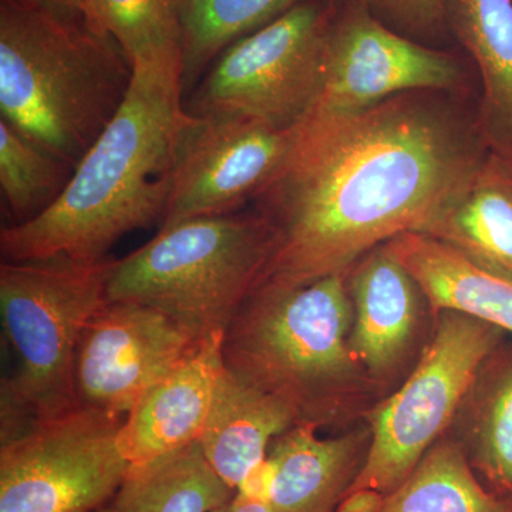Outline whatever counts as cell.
Returning a JSON list of instances; mask_svg holds the SVG:
<instances>
[{
    "label": "cell",
    "mask_w": 512,
    "mask_h": 512,
    "mask_svg": "<svg viewBox=\"0 0 512 512\" xmlns=\"http://www.w3.org/2000/svg\"><path fill=\"white\" fill-rule=\"evenodd\" d=\"M480 93L417 90L325 134L296 130L281 170L254 198L274 231L261 282L346 274L404 232H426L490 154Z\"/></svg>",
    "instance_id": "cell-1"
},
{
    "label": "cell",
    "mask_w": 512,
    "mask_h": 512,
    "mask_svg": "<svg viewBox=\"0 0 512 512\" xmlns=\"http://www.w3.org/2000/svg\"><path fill=\"white\" fill-rule=\"evenodd\" d=\"M123 106L74 168L55 204L0 231L3 261L107 258L119 239L163 218L188 113L183 53L133 63Z\"/></svg>",
    "instance_id": "cell-2"
},
{
    "label": "cell",
    "mask_w": 512,
    "mask_h": 512,
    "mask_svg": "<svg viewBox=\"0 0 512 512\" xmlns=\"http://www.w3.org/2000/svg\"><path fill=\"white\" fill-rule=\"evenodd\" d=\"M133 64L82 10L59 0H0L2 120L76 165L109 126Z\"/></svg>",
    "instance_id": "cell-3"
},
{
    "label": "cell",
    "mask_w": 512,
    "mask_h": 512,
    "mask_svg": "<svg viewBox=\"0 0 512 512\" xmlns=\"http://www.w3.org/2000/svg\"><path fill=\"white\" fill-rule=\"evenodd\" d=\"M348 275L306 285L262 282L225 330V367L288 404L298 424L338 420L372 380L349 348Z\"/></svg>",
    "instance_id": "cell-4"
},
{
    "label": "cell",
    "mask_w": 512,
    "mask_h": 512,
    "mask_svg": "<svg viewBox=\"0 0 512 512\" xmlns=\"http://www.w3.org/2000/svg\"><path fill=\"white\" fill-rule=\"evenodd\" d=\"M272 251L274 231L256 211L192 218L114 261L107 301L150 306L204 340L225 333Z\"/></svg>",
    "instance_id": "cell-5"
},
{
    "label": "cell",
    "mask_w": 512,
    "mask_h": 512,
    "mask_svg": "<svg viewBox=\"0 0 512 512\" xmlns=\"http://www.w3.org/2000/svg\"><path fill=\"white\" fill-rule=\"evenodd\" d=\"M114 259L53 256L0 265L3 335L16 357L13 376L3 377L2 397L33 420L76 407L73 363L87 322L107 301Z\"/></svg>",
    "instance_id": "cell-6"
},
{
    "label": "cell",
    "mask_w": 512,
    "mask_h": 512,
    "mask_svg": "<svg viewBox=\"0 0 512 512\" xmlns=\"http://www.w3.org/2000/svg\"><path fill=\"white\" fill-rule=\"evenodd\" d=\"M433 339L407 382L370 414L365 466L349 493L389 495L439 441L464 397L470 396L505 332L466 313L440 311Z\"/></svg>",
    "instance_id": "cell-7"
},
{
    "label": "cell",
    "mask_w": 512,
    "mask_h": 512,
    "mask_svg": "<svg viewBox=\"0 0 512 512\" xmlns=\"http://www.w3.org/2000/svg\"><path fill=\"white\" fill-rule=\"evenodd\" d=\"M340 0H306L217 57L185 106L192 116L244 117L295 128L322 84Z\"/></svg>",
    "instance_id": "cell-8"
},
{
    "label": "cell",
    "mask_w": 512,
    "mask_h": 512,
    "mask_svg": "<svg viewBox=\"0 0 512 512\" xmlns=\"http://www.w3.org/2000/svg\"><path fill=\"white\" fill-rule=\"evenodd\" d=\"M467 67L453 53L384 25L359 0H340L318 97L296 128L330 133L383 101L417 90L480 93Z\"/></svg>",
    "instance_id": "cell-9"
},
{
    "label": "cell",
    "mask_w": 512,
    "mask_h": 512,
    "mask_svg": "<svg viewBox=\"0 0 512 512\" xmlns=\"http://www.w3.org/2000/svg\"><path fill=\"white\" fill-rule=\"evenodd\" d=\"M124 419L76 406L0 446V512H97L130 463Z\"/></svg>",
    "instance_id": "cell-10"
},
{
    "label": "cell",
    "mask_w": 512,
    "mask_h": 512,
    "mask_svg": "<svg viewBox=\"0 0 512 512\" xmlns=\"http://www.w3.org/2000/svg\"><path fill=\"white\" fill-rule=\"evenodd\" d=\"M295 137L296 127L190 114L160 229L192 218L234 214L254 201L285 164Z\"/></svg>",
    "instance_id": "cell-11"
},
{
    "label": "cell",
    "mask_w": 512,
    "mask_h": 512,
    "mask_svg": "<svg viewBox=\"0 0 512 512\" xmlns=\"http://www.w3.org/2000/svg\"><path fill=\"white\" fill-rule=\"evenodd\" d=\"M201 342L157 309L106 301L77 345L74 400L77 406L126 419L143 394Z\"/></svg>",
    "instance_id": "cell-12"
},
{
    "label": "cell",
    "mask_w": 512,
    "mask_h": 512,
    "mask_svg": "<svg viewBox=\"0 0 512 512\" xmlns=\"http://www.w3.org/2000/svg\"><path fill=\"white\" fill-rule=\"evenodd\" d=\"M224 333L202 340L128 413L119 446L130 464L147 463L200 440L224 370Z\"/></svg>",
    "instance_id": "cell-13"
},
{
    "label": "cell",
    "mask_w": 512,
    "mask_h": 512,
    "mask_svg": "<svg viewBox=\"0 0 512 512\" xmlns=\"http://www.w3.org/2000/svg\"><path fill=\"white\" fill-rule=\"evenodd\" d=\"M348 286L350 352L370 379L383 380L393 375L412 345L424 293L384 244L349 269Z\"/></svg>",
    "instance_id": "cell-14"
},
{
    "label": "cell",
    "mask_w": 512,
    "mask_h": 512,
    "mask_svg": "<svg viewBox=\"0 0 512 512\" xmlns=\"http://www.w3.org/2000/svg\"><path fill=\"white\" fill-rule=\"evenodd\" d=\"M316 429L295 424L269 446L266 458L275 470L272 512H336L365 466L372 436L319 439Z\"/></svg>",
    "instance_id": "cell-15"
},
{
    "label": "cell",
    "mask_w": 512,
    "mask_h": 512,
    "mask_svg": "<svg viewBox=\"0 0 512 512\" xmlns=\"http://www.w3.org/2000/svg\"><path fill=\"white\" fill-rule=\"evenodd\" d=\"M295 424L298 419L288 404L224 365L198 444L212 470L237 490L249 471L265 460L272 441Z\"/></svg>",
    "instance_id": "cell-16"
},
{
    "label": "cell",
    "mask_w": 512,
    "mask_h": 512,
    "mask_svg": "<svg viewBox=\"0 0 512 512\" xmlns=\"http://www.w3.org/2000/svg\"><path fill=\"white\" fill-rule=\"evenodd\" d=\"M451 37L480 83V121L493 153L512 160V0H444Z\"/></svg>",
    "instance_id": "cell-17"
},
{
    "label": "cell",
    "mask_w": 512,
    "mask_h": 512,
    "mask_svg": "<svg viewBox=\"0 0 512 512\" xmlns=\"http://www.w3.org/2000/svg\"><path fill=\"white\" fill-rule=\"evenodd\" d=\"M423 234L512 281V160L490 151L460 197Z\"/></svg>",
    "instance_id": "cell-18"
},
{
    "label": "cell",
    "mask_w": 512,
    "mask_h": 512,
    "mask_svg": "<svg viewBox=\"0 0 512 512\" xmlns=\"http://www.w3.org/2000/svg\"><path fill=\"white\" fill-rule=\"evenodd\" d=\"M384 245L416 279L434 312L466 313L512 335V281L420 232H404Z\"/></svg>",
    "instance_id": "cell-19"
},
{
    "label": "cell",
    "mask_w": 512,
    "mask_h": 512,
    "mask_svg": "<svg viewBox=\"0 0 512 512\" xmlns=\"http://www.w3.org/2000/svg\"><path fill=\"white\" fill-rule=\"evenodd\" d=\"M237 494L210 466L200 444L130 464L123 483L97 512H211Z\"/></svg>",
    "instance_id": "cell-20"
},
{
    "label": "cell",
    "mask_w": 512,
    "mask_h": 512,
    "mask_svg": "<svg viewBox=\"0 0 512 512\" xmlns=\"http://www.w3.org/2000/svg\"><path fill=\"white\" fill-rule=\"evenodd\" d=\"M379 512H512V500L488 490L474 473L467 451L437 441Z\"/></svg>",
    "instance_id": "cell-21"
},
{
    "label": "cell",
    "mask_w": 512,
    "mask_h": 512,
    "mask_svg": "<svg viewBox=\"0 0 512 512\" xmlns=\"http://www.w3.org/2000/svg\"><path fill=\"white\" fill-rule=\"evenodd\" d=\"M467 456L485 487L512 500V346H500L476 383Z\"/></svg>",
    "instance_id": "cell-22"
},
{
    "label": "cell",
    "mask_w": 512,
    "mask_h": 512,
    "mask_svg": "<svg viewBox=\"0 0 512 512\" xmlns=\"http://www.w3.org/2000/svg\"><path fill=\"white\" fill-rule=\"evenodd\" d=\"M306 0H181L184 90L232 43Z\"/></svg>",
    "instance_id": "cell-23"
},
{
    "label": "cell",
    "mask_w": 512,
    "mask_h": 512,
    "mask_svg": "<svg viewBox=\"0 0 512 512\" xmlns=\"http://www.w3.org/2000/svg\"><path fill=\"white\" fill-rule=\"evenodd\" d=\"M74 167L0 120V190L15 224L33 220L63 194Z\"/></svg>",
    "instance_id": "cell-24"
},
{
    "label": "cell",
    "mask_w": 512,
    "mask_h": 512,
    "mask_svg": "<svg viewBox=\"0 0 512 512\" xmlns=\"http://www.w3.org/2000/svg\"><path fill=\"white\" fill-rule=\"evenodd\" d=\"M84 19L119 43L131 64L183 53L181 0H84Z\"/></svg>",
    "instance_id": "cell-25"
},
{
    "label": "cell",
    "mask_w": 512,
    "mask_h": 512,
    "mask_svg": "<svg viewBox=\"0 0 512 512\" xmlns=\"http://www.w3.org/2000/svg\"><path fill=\"white\" fill-rule=\"evenodd\" d=\"M377 19L396 32L439 47L450 37L444 0H359Z\"/></svg>",
    "instance_id": "cell-26"
},
{
    "label": "cell",
    "mask_w": 512,
    "mask_h": 512,
    "mask_svg": "<svg viewBox=\"0 0 512 512\" xmlns=\"http://www.w3.org/2000/svg\"><path fill=\"white\" fill-rule=\"evenodd\" d=\"M275 470L268 458L262 460L258 466L252 468L238 485L237 493L244 495L249 500L261 501L269 504L271 500L272 487H274Z\"/></svg>",
    "instance_id": "cell-27"
},
{
    "label": "cell",
    "mask_w": 512,
    "mask_h": 512,
    "mask_svg": "<svg viewBox=\"0 0 512 512\" xmlns=\"http://www.w3.org/2000/svg\"><path fill=\"white\" fill-rule=\"evenodd\" d=\"M386 495L375 490H356L346 494L336 512H379Z\"/></svg>",
    "instance_id": "cell-28"
},
{
    "label": "cell",
    "mask_w": 512,
    "mask_h": 512,
    "mask_svg": "<svg viewBox=\"0 0 512 512\" xmlns=\"http://www.w3.org/2000/svg\"><path fill=\"white\" fill-rule=\"evenodd\" d=\"M211 512H272L269 504L261 503V501L249 500L241 494H235L228 503L215 508Z\"/></svg>",
    "instance_id": "cell-29"
},
{
    "label": "cell",
    "mask_w": 512,
    "mask_h": 512,
    "mask_svg": "<svg viewBox=\"0 0 512 512\" xmlns=\"http://www.w3.org/2000/svg\"><path fill=\"white\" fill-rule=\"evenodd\" d=\"M59 2L64 3V5L72 6V8L82 9L84 0H59Z\"/></svg>",
    "instance_id": "cell-30"
}]
</instances>
